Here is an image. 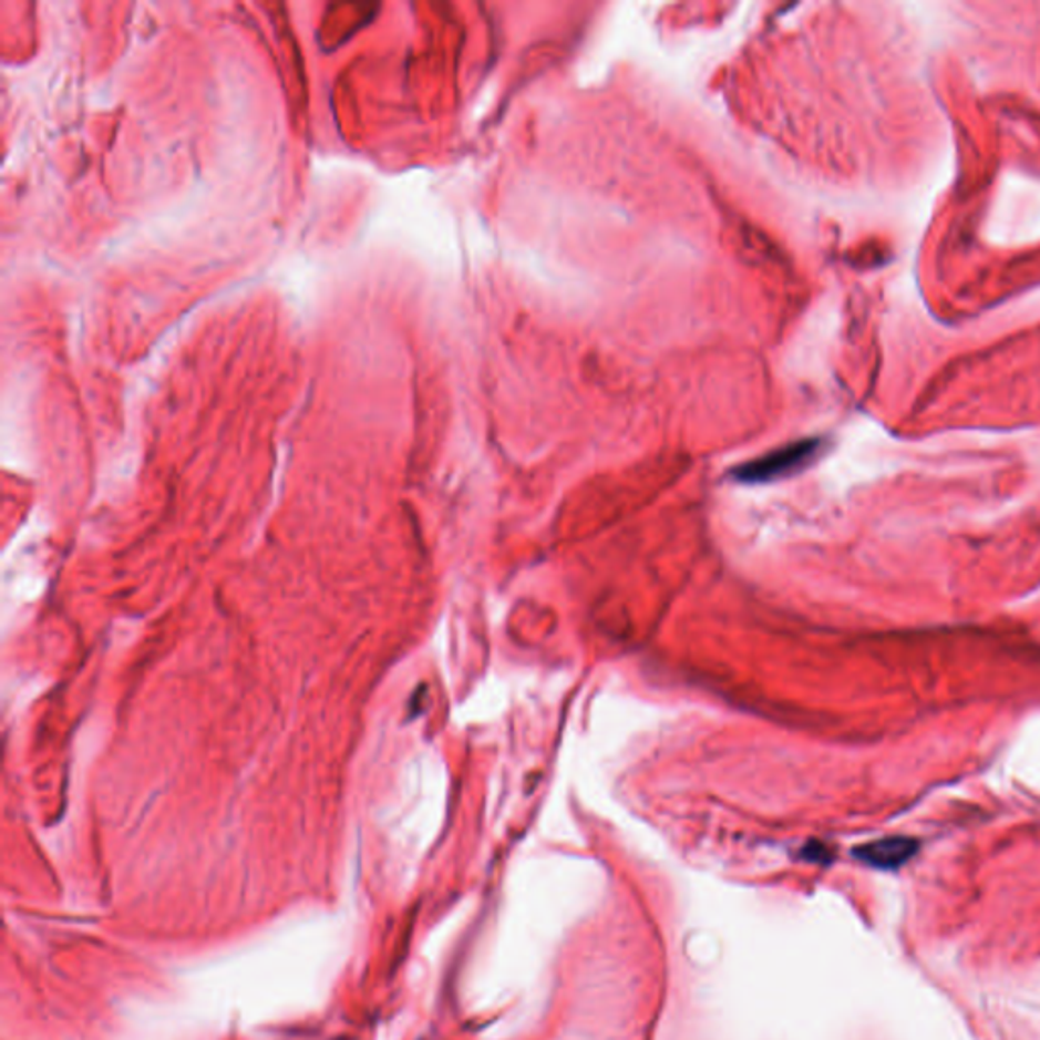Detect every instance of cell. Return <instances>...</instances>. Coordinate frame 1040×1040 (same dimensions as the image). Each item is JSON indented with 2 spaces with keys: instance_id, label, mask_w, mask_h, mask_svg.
<instances>
[{
  "instance_id": "cell-1",
  "label": "cell",
  "mask_w": 1040,
  "mask_h": 1040,
  "mask_svg": "<svg viewBox=\"0 0 1040 1040\" xmlns=\"http://www.w3.org/2000/svg\"><path fill=\"white\" fill-rule=\"evenodd\" d=\"M821 447H823L821 440L795 441L774 452L764 453L762 457H756L752 462L738 465L732 474L742 484L776 482L781 477L793 476L796 472L805 470L811 462H815Z\"/></svg>"
},
{
  "instance_id": "cell-2",
  "label": "cell",
  "mask_w": 1040,
  "mask_h": 1040,
  "mask_svg": "<svg viewBox=\"0 0 1040 1040\" xmlns=\"http://www.w3.org/2000/svg\"><path fill=\"white\" fill-rule=\"evenodd\" d=\"M918 842L913 837H884L878 842L859 845L854 849V856L868 864L872 868L894 869L900 868L910 857L917 854Z\"/></svg>"
}]
</instances>
